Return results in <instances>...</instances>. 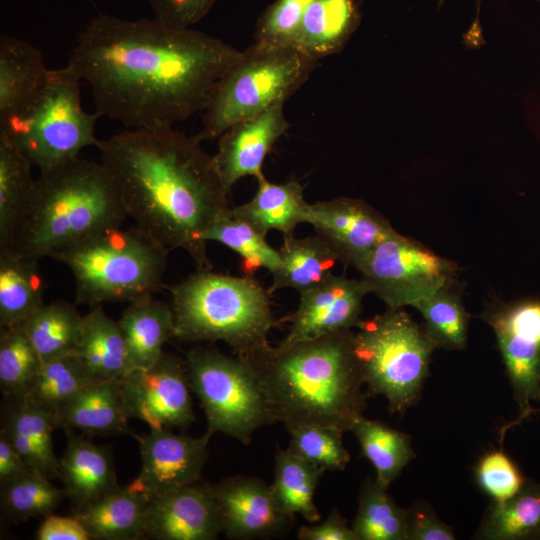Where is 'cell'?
Returning <instances> with one entry per match:
<instances>
[{"label":"cell","instance_id":"obj_1","mask_svg":"<svg viewBox=\"0 0 540 540\" xmlns=\"http://www.w3.org/2000/svg\"><path fill=\"white\" fill-rule=\"evenodd\" d=\"M241 51L193 28L99 13L68 64L89 86L99 116L156 129L203 113Z\"/></svg>","mask_w":540,"mask_h":540},{"label":"cell","instance_id":"obj_2","mask_svg":"<svg viewBox=\"0 0 540 540\" xmlns=\"http://www.w3.org/2000/svg\"><path fill=\"white\" fill-rule=\"evenodd\" d=\"M97 149L135 226L169 252L185 251L197 270L212 269L205 234L231 207L213 155L196 136L174 127L129 129Z\"/></svg>","mask_w":540,"mask_h":540},{"label":"cell","instance_id":"obj_3","mask_svg":"<svg viewBox=\"0 0 540 540\" xmlns=\"http://www.w3.org/2000/svg\"><path fill=\"white\" fill-rule=\"evenodd\" d=\"M353 330L239 353L254 370L275 423L350 432L367 408Z\"/></svg>","mask_w":540,"mask_h":540},{"label":"cell","instance_id":"obj_4","mask_svg":"<svg viewBox=\"0 0 540 540\" xmlns=\"http://www.w3.org/2000/svg\"><path fill=\"white\" fill-rule=\"evenodd\" d=\"M126 218L106 167L77 157L35 179L8 250L38 260L51 257L98 231L122 226Z\"/></svg>","mask_w":540,"mask_h":540},{"label":"cell","instance_id":"obj_5","mask_svg":"<svg viewBox=\"0 0 540 540\" xmlns=\"http://www.w3.org/2000/svg\"><path fill=\"white\" fill-rule=\"evenodd\" d=\"M269 294L253 276L197 270L170 289L174 337L222 341L236 354L257 348L275 324Z\"/></svg>","mask_w":540,"mask_h":540},{"label":"cell","instance_id":"obj_6","mask_svg":"<svg viewBox=\"0 0 540 540\" xmlns=\"http://www.w3.org/2000/svg\"><path fill=\"white\" fill-rule=\"evenodd\" d=\"M169 251L137 226L108 227L50 258L65 264L75 281V302L91 307L132 302L162 285Z\"/></svg>","mask_w":540,"mask_h":540},{"label":"cell","instance_id":"obj_7","mask_svg":"<svg viewBox=\"0 0 540 540\" xmlns=\"http://www.w3.org/2000/svg\"><path fill=\"white\" fill-rule=\"evenodd\" d=\"M317 62L291 44L254 41L219 81L196 138L200 142L219 138L233 124L287 101Z\"/></svg>","mask_w":540,"mask_h":540},{"label":"cell","instance_id":"obj_8","mask_svg":"<svg viewBox=\"0 0 540 540\" xmlns=\"http://www.w3.org/2000/svg\"><path fill=\"white\" fill-rule=\"evenodd\" d=\"M357 328L353 350L368 394L404 413L419 401L437 347L403 308H387Z\"/></svg>","mask_w":540,"mask_h":540},{"label":"cell","instance_id":"obj_9","mask_svg":"<svg viewBox=\"0 0 540 540\" xmlns=\"http://www.w3.org/2000/svg\"><path fill=\"white\" fill-rule=\"evenodd\" d=\"M76 70H50L37 99L21 114L0 125L7 136L40 173L79 157L89 146L97 147L95 125L99 114L86 112L81 104Z\"/></svg>","mask_w":540,"mask_h":540},{"label":"cell","instance_id":"obj_10","mask_svg":"<svg viewBox=\"0 0 540 540\" xmlns=\"http://www.w3.org/2000/svg\"><path fill=\"white\" fill-rule=\"evenodd\" d=\"M184 360L189 385L206 417L207 435L223 433L248 445L259 428L275 423L258 378L244 358L198 346Z\"/></svg>","mask_w":540,"mask_h":540},{"label":"cell","instance_id":"obj_11","mask_svg":"<svg viewBox=\"0 0 540 540\" xmlns=\"http://www.w3.org/2000/svg\"><path fill=\"white\" fill-rule=\"evenodd\" d=\"M356 270L387 308H404L454 282L456 265L394 230Z\"/></svg>","mask_w":540,"mask_h":540},{"label":"cell","instance_id":"obj_12","mask_svg":"<svg viewBox=\"0 0 540 540\" xmlns=\"http://www.w3.org/2000/svg\"><path fill=\"white\" fill-rule=\"evenodd\" d=\"M493 329L518 407V417L500 432L519 425L540 397V299L528 298L496 307L484 315Z\"/></svg>","mask_w":540,"mask_h":540},{"label":"cell","instance_id":"obj_13","mask_svg":"<svg viewBox=\"0 0 540 540\" xmlns=\"http://www.w3.org/2000/svg\"><path fill=\"white\" fill-rule=\"evenodd\" d=\"M121 386L130 419L152 429L186 427L195 420L185 360L174 354L163 352L149 368L128 372Z\"/></svg>","mask_w":540,"mask_h":540},{"label":"cell","instance_id":"obj_14","mask_svg":"<svg viewBox=\"0 0 540 540\" xmlns=\"http://www.w3.org/2000/svg\"><path fill=\"white\" fill-rule=\"evenodd\" d=\"M339 262L355 269L395 229L365 201L339 197L309 203L307 221Z\"/></svg>","mask_w":540,"mask_h":540},{"label":"cell","instance_id":"obj_15","mask_svg":"<svg viewBox=\"0 0 540 540\" xmlns=\"http://www.w3.org/2000/svg\"><path fill=\"white\" fill-rule=\"evenodd\" d=\"M139 443L141 469L129 485L149 500L200 481L208 458L210 436L191 437L171 429H152L134 435Z\"/></svg>","mask_w":540,"mask_h":540},{"label":"cell","instance_id":"obj_16","mask_svg":"<svg viewBox=\"0 0 540 540\" xmlns=\"http://www.w3.org/2000/svg\"><path fill=\"white\" fill-rule=\"evenodd\" d=\"M371 293L362 279L330 274L316 286L300 293V302L291 315L287 336L280 342L290 345L326 334L357 328L364 297Z\"/></svg>","mask_w":540,"mask_h":540},{"label":"cell","instance_id":"obj_17","mask_svg":"<svg viewBox=\"0 0 540 540\" xmlns=\"http://www.w3.org/2000/svg\"><path fill=\"white\" fill-rule=\"evenodd\" d=\"M222 532L230 539H257L279 535L294 518L278 504L271 485L250 476H233L211 484Z\"/></svg>","mask_w":540,"mask_h":540},{"label":"cell","instance_id":"obj_18","mask_svg":"<svg viewBox=\"0 0 540 540\" xmlns=\"http://www.w3.org/2000/svg\"><path fill=\"white\" fill-rule=\"evenodd\" d=\"M286 101L230 126L218 138L213 160L223 186L229 192L243 177H263V163L275 143L289 128Z\"/></svg>","mask_w":540,"mask_h":540},{"label":"cell","instance_id":"obj_19","mask_svg":"<svg viewBox=\"0 0 540 540\" xmlns=\"http://www.w3.org/2000/svg\"><path fill=\"white\" fill-rule=\"evenodd\" d=\"M222 532L211 484L197 482L149 500L145 534L157 540H214Z\"/></svg>","mask_w":540,"mask_h":540},{"label":"cell","instance_id":"obj_20","mask_svg":"<svg viewBox=\"0 0 540 540\" xmlns=\"http://www.w3.org/2000/svg\"><path fill=\"white\" fill-rule=\"evenodd\" d=\"M50 70L41 51L20 38L0 37V125L26 110L44 89Z\"/></svg>","mask_w":540,"mask_h":540},{"label":"cell","instance_id":"obj_21","mask_svg":"<svg viewBox=\"0 0 540 540\" xmlns=\"http://www.w3.org/2000/svg\"><path fill=\"white\" fill-rule=\"evenodd\" d=\"M67 444L59 458L58 477L65 497L81 507L116 488L117 477L109 447L98 446L83 434L64 430Z\"/></svg>","mask_w":540,"mask_h":540},{"label":"cell","instance_id":"obj_22","mask_svg":"<svg viewBox=\"0 0 540 540\" xmlns=\"http://www.w3.org/2000/svg\"><path fill=\"white\" fill-rule=\"evenodd\" d=\"M121 379L98 380L75 395L55 415L56 428L83 435L130 432Z\"/></svg>","mask_w":540,"mask_h":540},{"label":"cell","instance_id":"obj_23","mask_svg":"<svg viewBox=\"0 0 540 540\" xmlns=\"http://www.w3.org/2000/svg\"><path fill=\"white\" fill-rule=\"evenodd\" d=\"M1 433L33 468L48 478L58 477L59 458L53 449V416L27 397H6Z\"/></svg>","mask_w":540,"mask_h":540},{"label":"cell","instance_id":"obj_24","mask_svg":"<svg viewBox=\"0 0 540 540\" xmlns=\"http://www.w3.org/2000/svg\"><path fill=\"white\" fill-rule=\"evenodd\" d=\"M360 19L357 0H314L305 11L290 44L319 61L344 48L358 28Z\"/></svg>","mask_w":540,"mask_h":540},{"label":"cell","instance_id":"obj_25","mask_svg":"<svg viewBox=\"0 0 540 540\" xmlns=\"http://www.w3.org/2000/svg\"><path fill=\"white\" fill-rule=\"evenodd\" d=\"M149 499L129 484L75 508L73 516L94 540H136L145 534Z\"/></svg>","mask_w":540,"mask_h":540},{"label":"cell","instance_id":"obj_26","mask_svg":"<svg viewBox=\"0 0 540 540\" xmlns=\"http://www.w3.org/2000/svg\"><path fill=\"white\" fill-rule=\"evenodd\" d=\"M118 323L126 343L129 372L152 366L164 352L165 342L174 337L170 303L152 295L129 302Z\"/></svg>","mask_w":540,"mask_h":540},{"label":"cell","instance_id":"obj_27","mask_svg":"<svg viewBox=\"0 0 540 540\" xmlns=\"http://www.w3.org/2000/svg\"><path fill=\"white\" fill-rule=\"evenodd\" d=\"M258 188L253 198L231 207L229 213L267 235L269 231L293 235L300 223H306L309 203L305 200L302 185L295 180L277 184L257 179Z\"/></svg>","mask_w":540,"mask_h":540},{"label":"cell","instance_id":"obj_28","mask_svg":"<svg viewBox=\"0 0 540 540\" xmlns=\"http://www.w3.org/2000/svg\"><path fill=\"white\" fill-rule=\"evenodd\" d=\"M97 380L121 379L129 372L125 339L118 320L94 306L82 316L72 353Z\"/></svg>","mask_w":540,"mask_h":540},{"label":"cell","instance_id":"obj_29","mask_svg":"<svg viewBox=\"0 0 540 540\" xmlns=\"http://www.w3.org/2000/svg\"><path fill=\"white\" fill-rule=\"evenodd\" d=\"M45 287L38 259L0 252V327L23 325L44 304Z\"/></svg>","mask_w":540,"mask_h":540},{"label":"cell","instance_id":"obj_30","mask_svg":"<svg viewBox=\"0 0 540 540\" xmlns=\"http://www.w3.org/2000/svg\"><path fill=\"white\" fill-rule=\"evenodd\" d=\"M278 251L280 264L272 273L273 280L268 289L270 294L283 288L302 293L332 274L339 262L334 252L316 234L304 238L284 236Z\"/></svg>","mask_w":540,"mask_h":540},{"label":"cell","instance_id":"obj_31","mask_svg":"<svg viewBox=\"0 0 540 540\" xmlns=\"http://www.w3.org/2000/svg\"><path fill=\"white\" fill-rule=\"evenodd\" d=\"M474 538L540 539V483L526 479L512 497L504 501H492Z\"/></svg>","mask_w":540,"mask_h":540},{"label":"cell","instance_id":"obj_32","mask_svg":"<svg viewBox=\"0 0 540 540\" xmlns=\"http://www.w3.org/2000/svg\"><path fill=\"white\" fill-rule=\"evenodd\" d=\"M324 472L289 448H278L271 487L281 509L293 518L298 514L310 523L318 522L321 516L314 494Z\"/></svg>","mask_w":540,"mask_h":540},{"label":"cell","instance_id":"obj_33","mask_svg":"<svg viewBox=\"0 0 540 540\" xmlns=\"http://www.w3.org/2000/svg\"><path fill=\"white\" fill-rule=\"evenodd\" d=\"M32 167L17 146L0 133V252L9 249L32 192Z\"/></svg>","mask_w":540,"mask_h":540},{"label":"cell","instance_id":"obj_34","mask_svg":"<svg viewBox=\"0 0 540 540\" xmlns=\"http://www.w3.org/2000/svg\"><path fill=\"white\" fill-rule=\"evenodd\" d=\"M363 455L376 471V482L388 489L416 454L408 434L362 416L351 427Z\"/></svg>","mask_w":540,"mask_h":540},{"label":"cell","instance_id":"obj_35","mask_svg":"<svg viewBox=\"0 0 540 540\" xmlns=\"http://www.w3.org/2000/svg\"><path fill=\"white\" fill-rule=\"evenodd\" d=\"M81 320L74 305L54 301L44 303L22 326L44 362L73 353Z\"/></svg>","mask_w":540,"mask_h":540},{"label":"cell","instance_id":"obj_36","mask_svg":"<svg viewBox=\"0 0 540 540\" xmlns=\"http://www.w3.org/2000/svg\"><path fill=\"white\" fill-rule=\"evenodd\" d=\"M368 477L362 484L352 529L357 540H406L408 510Z\"/></svg>","mask_w":540,"mask_h":540},{"label":"cell","instance_id":"obj_37","mask_svg":"<svg viewBox=\"0 0 540 540\" xmlns=\"http://www.w3.org/2000/svg\"><path fill=\"white\" fill-rule=\"evenodd\" d=\"M424 319L423 329L437 348L463 350L467 345L469 315L454 282L414 304Z\"/></svg>","mask_w":540,"mask_h":540},{"label":"cell","instance_id":"obj_38","mask_svg":"<svg viewBox=\"0 0 540 540\" xmlns=\"http://www.w3.org/2000/svg\"><path fill=\"white\" fill-rule=\"evenodd\" d=\"M98 381L72 354L41 363L26 396L53 418L75 395Z\"/></svg>","mask_w":540,"mask_h":540},{"label":"cell","instance_id":"obj_39","mask_svg":"<svg viewBox=\"0 0 540 540\" xmlns=\"http://www.w3.org/2000/svg\"><path fill=\"white\" fill-rule=\"evenodd\" d=\"M205 239L236 252L241 257L243 275L253 276L259 269L273 273L280 264L279 251L267 242L266 235L229 211L210 227Z\"/></svg>","mask_w":540,"mask_h":540},{"label":"cell","instance_id":"obj_40","mask_svg":"<svg viewBox=\"0 0 540 540\" xmlns=\"http://www.w3.org/2000/svg\"><path fill=\"white\" fill-rule=\"evenodd\" d=\"M0 487L2 512L15 521L45 517L52 513L65 497L63 489L54 486L45 474L36 469Z\"/></svg>","mask_w":540,"mask_h":540},{"label":"cell","instance_id":"obj_41","mask_svg":"<svg viewBox=\"0 0 540 540\" xmlns=\"http://www.w3.org/2000/svg\"><path fill=\"white\" fill-rule=\"evenodd\" d=\"M41 363L22 325L1 327L0 387L5 397L26 396Z\"/></svg>","mask_w":540,"mask_h":540},{"label":"cell","instance_id":"obj_42","mask_svg":"<svg viewBox=\"0 0 540 540\" xmlns=\"http://www.w3.org/2000/svg\"><path fill=\"white\" fill-rule=\"evenodd\" d=\"M287 430L291 435L288 448L324 471L343 470L349 463L342 431L320 425H299Z\"/></svg>","mask_w":540,"mask_h":540},{"label":"cell","instance_id":"obj_43","mask_svg":"<svg viewBox=\"0 0 540 540\" xmlns=\"http://www.w3.org/2000/svg\"><path fill=\"white\" fill-rule=\"evenodd\" d=\"M474 475L479 488L492 501H504L512 497L526 480L502 449L484 454L475 466Z\"/></svg>","mask_w":540,"mask_h":540},{"label":"cell","instance_id":"obj_44","mask_svg":"<svg viewBox=\"0 0 540 540\" xmlns=\"http://www.w3.org/2000/svg\"><path fill=\"white\" fill-rule=\"evenodd\" d=\"M314 0H275L260 16L254 41L290 44L307 8Z\"/></svg>","mask_w":540,"mask_h":540},{"label":"cell","instance_id":"obj_45","mask_svg":"<svg viewBox=\"0 0 540 540\" xmlns=\"http://www.w3.org/2000/svg\"><path fill=\"white\" fill-rule=\"evenodd\" d=\"M219 0H148L154 19L176 28H192Z\"/></svg>","mask_w":540,"mask_h":540},{"label":"cell","instance_id":"obj_46","mask_svg":"<svg viewBox=\"0 0 540 540\" xmlns=\"http://www.w3.org/2000/svg\"><path fill=\"white\" fill-rule=\"evenodd\" d=\"M407 510L406 540L456 539L452 527L442 522L425 501H417Z\"/></svg>","mask_w":540,"mask_h":540},{"label":"cell","instance_id":"obj_47","mask_svg":"<svg viewBox=\"0 0 540 540\" xmlns=\"http://www.w3.org/2000/svg\"><path fill=\"white\" fill-rule=\"evenodd\" d=\"M35 538L37 540H89L90 535L83 524L73 515L63 517L45 516L39 525Z\"/></svg>","mask_w":540,"mask_h":540},{"label":"cell","instance_id":"obj_48","mask_svg":"<svg viewBox=\"0 0 540 540\" xmlns=\"http://www.w3.org/2000/svg\"><path fill=\"white\" fill-rule=\"evenodd\" d=\"M299 540H357L352 527L346 519L333 509L327 518L319 524L302 526L297 532Z\"/></svg>","mask_w":540,"mask_h":540},{"label":"cell","instance_id":"obj_49","mask_svg":"<svg viewBox=\"0 0 540 540\" xmlns=\"http://www.w3.org/2000/svg\"><path fill=\"white\" fill-rule=\"evenodd\" d=\"M33 468L0 432V486L26 474Z\"/></svg>","mask_w":540,"mask_h":540},{"label":"cell","instance_id":"obj_50","mask_svg":"<svg viewBox=\"0 0 540 540\" xmlns=\"http://www.w3.org/2000/svg\"><path fill=\"white\" fill-rule=\"evenodd\" d=\"M446 0H437V6L440 8Z\"/></svg>","mask_w":540,"mask_h":540},{"label":"cell","instance_id":"obj_51","mask_svg":"<svg viewBox=\"0 0 540 540\" xmlns=\"http://www.w3.org/2000/svg\"><path fill=\"white\" fill-rule=\"evenodd\" d=\"M538 401H540V397H539V400H538Z\"/></svg>","mask_w":540,"mask_h":540},{"label":"cell","instance_id":"obj_52","mask_svg":"<svg viewBox=\"0 0 540 540\" xmlns=\"http://www.w3.org/2000/svg\"><path fill=\"white\" fill-rule=\"evenodd\" d=\"M538 2H540V0H537Z\"/></svg>","mask_w":540,"mask_h":540}]
</instances>
